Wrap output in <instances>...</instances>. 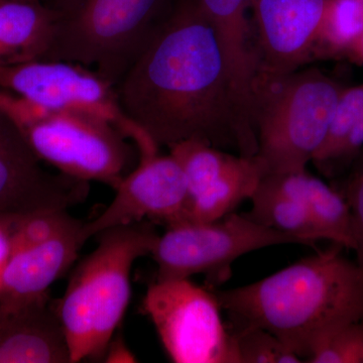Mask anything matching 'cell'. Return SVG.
<instances>
[{
    "instance_id": "obj_1",
    "label": "cell",
    "mask_w": 363,
    "mask_h": 363,
    "mask_svg": "<svg viewBox=\"0 0 363 363\" xmlns=\"http://www.w3.org/2000/svg\"><path fill=\"white\" fill-rule=\"evenodd\" d=\"M116 92L124 113L159 147L196 140L257 155L250 95L197 0H179Z\"/></svg>"
},
{
    "instance_id": "obj_2",
    "label": "cell",
    "mask_w": 363,
    "mask_h": 363,
    "mask_svg": "<svg viewBox=\"0 0 363 363\" xmlns=\"http://www.w3.org/2000/svg\"><path fill=\"white\" fill-rule=\"evenodd\" d=\"M342 248L333 243L257 283L216 291L230 327L264 329L307 359L325 331L363 319V269Z\"/></svg>"
},
{
    "instance_id": "obj_3",
    "label": "cell",
    "mask_w": 363,
    "mask_h": 363,
    "mask_svg": "<svg viewBox=\"0 0 363 363\" xmlns=\"http://www.w3.org/2000/svg\"><path fill=\"white\" fill-rule=\"evenodd\" d=\"M74 269L57 303L71 362L101 359L130 304L133 264L152 253L159 234L150 222L106 229Z\"/></svg>"
},
{
    "instance_id": "obj_4",
    "label": "cell",
    "mask_w": 363,
    "mask_h": 363,
    "mask_svg": "<svg viewBox=\"0 0 363 363\" xmlns=\"http://www.w3.org/2000/svg\"><path fill=\"white\" fill-rule=\"evenodd\" d=\"M344 88L317 68L281 75L257 71L250 111L257 140L255 156L267 175L307 169L323 145Z\"/></svg>"
},
{
    "instance_id": "obj_5",
    "label": "cell",
    "mask_w": 363,
    "mask_h": 363,
    "mask_svg": "<svg viewBox=\"0 0 363 363\" xmlns=\"http://www.w3.org/2000/svg\"><path fill=\"white\" fill-rule=\"evenodd\" d=\"M179 0H57L42 60L65 61L118 85Z\"/></svg>"
},
{
    "instance_id": "obj_6",
    "label": "cell",
    "mask_w": 363,
    "mask_h": 363,
    "mask_svg": "<svg viewBox=\"0 0 363 363\" xmlns=\"http://www.w3.org/2000/svg\"><path fill=\"white\" fill-rule=\"evenodd\" d=\"M302 240L262 225L247 215L230 213L208 223H183L167 227L157 238L152 259L157 281L206 276L209 286H219L230 278L234 260L248 252Z\"/></svg>"
},
{
    "instance_id": "obj_7",
    "label": "cell",
    "mask_w": 363,
    "mask_h": 363,
    "mask_svg": "<svg viewBox=\"0 0 363 363\" xmlns=\"http://www.w3.org/2000/svg\"><path fill=\"white\" fill-rule=\"evenodd\" d=\"M40 161L78 180L118 187L133 161V147L113 124L92 114L54 111L21 130Z\"/></svg>"
},
{
    "instance_id": "obj_8",
    "label": "cell",
    "mask_w": 363,
    "mask_h": 363,
    "mask_svg": "<svg viewBox=\"0 0 363 363\" xmlns=\"http://www.w3.org/2000/svg\"><path fill=\"white\" fill-rule=\"evenodd\" d=\"M169 359L177 363H238L214 293L189 279H162L143 302Z\"/></svg>"
},
{
    "instance_id": "obj_9",
    "label": "cell",
    "mask_w": 363,
    "mask_h": 363,
    "mask_svg": "<svg viewBox=\"0 0 363 363\" xmlns=\"http://www.w3.org/2000/svg\"><path fill=\"white\" fill-rule=\"evenodd\" d=\"M0 88L50 111L83 112L104 118L135 145L149 138L124 113L116 86L78 64L52 60L0 64Z\"/></svg>"
},
{
    "instance_id": "obj_10",
    "label": "cell",
    "mask_w": 363,
    "mask_h": 363,
    "mask_svg": "<svg viewBox=\"0 0 363 363\" xmlns=\"http://www.w3.org/2000/svg\"><path fill=\"white\" fill-rule=\"evenodd\" d=\"M169 149L183 169L188 188L187 201L174 225L208 223L233 213L252 197L267 175L257 156L230 154L200 140H185Z\"/></svg>"
},
{
    "instance_id": "obj_11",
    "label": "cell",
    "mask_w": 363,
    "mask_h": 363,
    "mask_svg": "<svg viewBox=\"0 0 363 363\" xmlns=\"http://www.w3.org/2000/svg\"><path fill=\"white\" fill-rule=\"evenodd\" d=\"M25 136L0 113V220L68 210L87 199L89 183L43 168Z\"/></svg>"
},
{
    "instance_id": "obj_12",
    "label": "cell",
    "mask_w": 363,
    "mask_h": 363,
    "mask_svg": "<svg viewBox=\"0 0 363 363\" xmlns=\"http://www.w3.org/2000/svg\"><path fill=\"white\" fill-rule=\"evenodd\" d=\"M111 204L94 220L83 224L85 241L113 227L143 221L161 222L167 227L178 221L187 201L185 174L172 156L159 149L138 154L136 168L124 177Z\"/></svg>"
},
{
    "instance_id": "obj_13",
    "label": "cell",
    "mask_w": 363,
    "mask_h": 363,
    "mask_svg": "<svg viewBox=\"0 0 363 363\" xmlns=\"http://www.w3.org/2000/svg\"><path fill=\"white\" fill-rule=\"evenodd\" d=\"M327 0H252L257 70L292 73L314 58Z\"/></svg>"
},
{
    "instance_id": "obj_14",
    "label": "cell",
    "mask_w": 363,
    "mask_h": 363,
    "mask_svg": "<svg viewBox=\"0 0 363 363\" xmlns=\"http://www.w3.org/2000/svg\"><path fill=\"white\" fill-rule=\"evenodd\" d=\"M58 307L49 295L0 302V363H68Z\"/></svg>"
},
{
    "instance_id": "obj_15",
    "label": "cell",
    "mask_w": 363,
    "mask_h": 363,
    "mask_svg": "<svg viewBox=\"0 0 363 363\" xmlns=\"http://www.w3.org/2000/svg\"><path fill=\"white\" fill-rule=\"evenodd\" d=\"M79 220L51 240L13 252L0 272V302H21L47 295L85 245Z\"/></svg>"
},
{
    "instance_id": "obj_16",
    "label": "cell",
    "mask_w": 363,
    "mask_h": 363,
    "mask_svg": "<svg viewBox=\"0 0 363 363\" xmlns=\"http://www.w3.org/2000/svg\"><path fill=\"white\" fill-rule=\"evenodd\" d=\"M266 176L279 190L307 207L325 240L354 250L352 217L342 193L308 173L307 169Z\"/></svg>"
},
{
    "instance_id": "obj_17",
    "label": "cell",
    "mask_w": 363,
    "mask_h": 363,
    "mask_svg": "<svg viewBox=\"0 0 363 363\" xmlns=\"http://www.w3.org/2000/svg\"><path fill=\"white\" fill-rule=\"evenodd\" d=\"M54 21V9L42 2L0 0V64L42 60Z\"/></svg>"
},
{
    "instance_id": "obj_18",
    "label": "cell",
    "mask_w": 363,
    "mask_h": 363,
    "mask_svg": "<svg viewBox=\"0 0 363 363\" xmlns=\"http://www.w3.org/2000/svg\"><path fill=\"white\" fill-rule=\"evenodd\" d=\"M197 2L218 33L236 75L250 96L252 80L257 70L252 25L247 18L252 0H197Z\"/></svg>"
},
{
    "instance_id": "obj_19",
    "label": "cell",
    "mask_w": 363,
    "mask_h": 363,
    "mask_svg": "<svg viewBox=\"0 0 363 363\" xmlns=\"http://www.w3.org/2000/svg\"><path fill=\"white\" fill-rule=\"evenodd\" d=\"M250 200L252 208L245 215L257 223L295 236L304 245L325 240L307 207L279 190L269 177L262 178Z\"/></svg>"
},
{
    "instance_id": "obj_20",
    "label": "cell",
    "mask_w": 363,
    "mask_h": 363,
    "mask_svg": "<svg viewBox=\"0 0 363 363\" xmlns=\"http://www.w3.org/2000/svg\"><path fill=\"white\" fill-rule=\"evenodd\" d=\"M363 33V0H327L314 58H341Z\"/></svg>"
},
{
    "instance_id": "obj_21",
    "label": "cell",
    "mask_w": 363,
    "mask_h": 363,
    "mask_svg": "<svg viewBox=\"0 0 363 363\" xmlns=\"http://www.w3.org/2000/svg\"><path fill=\"white\" fill-rule=\"evenodd\" d=\"M307 362L363 363V319L343 322L313 344Z\"/></svg>"
},
{
    "instance_id": "obj_22",
    "label": "cell",
    "mask_w": 363,
    "mask_h": 363,
    "mask_svg": "<svg viewBox=\"0 0 363 363\" xmlns=\"http://www.w3.org/2000/svg\"><path fill=\"white\" fill-rule=\"evenodd\" d=\"M238 363H298V355L274 334L259 327H228Z\"/></svg>"
},
{
    "instance_id": "obj_23",
    "label": "cell",
    "mask_w": 363,
    "mask_h": 363,
    "mask_svg": "<svg viewBox=\"0 0 363 363\" xmlns=\"http://www.w3.org/2000/svg\"><path fill=\"white\" fill-rule=\"evenodd\" d=\"M363 112L362 84L345 87L341 93L332 116L330 126L312 162L320 173L323 172L342 145L346 136Z\"/></svg>"
},
{
    "instance_id": "obj_24",
    "label": "cell",
    "mask_w": 363,
    "mask_h": 363,
    "mask_svg": "<svg viewBox=\"0 0 363 363\" xmlns=\"http://www.w3.org/2000/svg\"><path fill=\"white\" fill-rule=\"evenodd\" d=\"M78 221L67 210H48L11 220V253L51 240Z\"/></svg>"
},
{
    "instance_id": "obj_25",
    "label": "cell",
    "mask_w": 363,
    "mask_h": 363,
    "mask_svg": "<svg viewBox=\"0 0 363 363\" xmlns=\"http://www.w3.org/2000/svg\"><path fill=\"white\" fill-rule=\"evenodd\" d=\"M342 195L350 205L357 262L363 269V147L347 171Z\"/></svg>"
},
{
    "instance_id": "obj_26",
    "label": "cell",
    "mask_w": 363,
    "mask_h": 363,
    "mask_svg": "<svg viewBox=\"0 0 363 363\" xmlns=\"http://www.w3.org/2000/svg\"><path fill=\"white\" fill-rule=\"evenodd\" d=\"M363 147V112L350 133L340 145L333 159L329 162L322 174L328 178H335L348 171L355 157Z\"/></svg>"
},
{
    "instance_id": "obj_27",
    "label": "cell",
    "mask_w": 363,
    "mask_h": 363,
    "mask_svg": "<svg viewBox=\"0 0 363 363\" xmlns=\"http://www.w3.org/2000/svg\"><path fill=\"white\" fill-rule=\"evenodd\" d=\"M105 362H135L136 357L121 337L112 339L108 347L105 351Z\"/></svg>"
},
{
    "instance_id": "obj_28",
    "label": "cell",
    "mask_w": 363,
    "mask_h": 363,
    "mask_svg": "<svg viewBox=\"0 0 363 363\" xmlns=\"http://www.w3.org/2000/svg\"><path fill=\"white\" fill-rule=\"evenodd\" d=\"M11 255V225L9 221L0 220V272Z\"/></svg>"
},
{
    "instance_id": "obj_29",
    "label": "cell",
    "mask_w": 363,
    "mask_h": 363,
    "mask_svg": "<svg viewBox=\"0 0 363 363\" xmlns=\"http://www.w3.org/2000/svg\"><path fill=\"white\" fill-rule=\"evenodd\" d=\"M344 58H347L353 63L363 66V33L353 43Z\"/></svg>"
},
{
    "instance_id": "obj_30",
    "label": "cell",
    "mask_w": 363,
    "mask_h": 363,
    "mask_svg": "<svg viewBox=\"0 0 363 363\" xmlns=\"http://www.w3.org/2000/svg\"><path fill=\"white\" fill-rule=\"evenodd\" d=\"M18 1H33V2H40V0H18Z\"/></svg>"
}]
</instances>
